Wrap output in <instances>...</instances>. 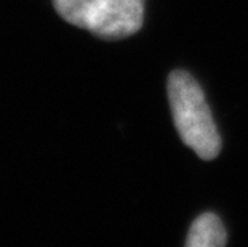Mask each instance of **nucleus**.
<instances>
[{"mask_svg":"<svg viewBox=\"0 0 248 247\" xmlns=\"http://www.w3.org/2000/svg\"><path fill=\"white\" fill-rule=\"evenodd\" d=\"M226 243L228 234L215 214H203L195 218L186 239L187 247H223Z\"/></svg>","mask_w":248,"mask_h":247,"instance_id":"3","label":"nucleus"},{"mask_svg":"<svg viewBox=\"0 0 248 247\" xmlns=\"http://www.w3.org/2000/svg\"><path fill=\"white\" fill-rule=\"evenodd\" d=\"M146 0H53L58 15L101 39L136 34L144 19Z\"/></svg>","mask_w":248,"mask_h":247,"instance_id":"2","label":"nucleus"},{"mask_svg":"<svg viewBox=\"0 0 248 247\" xmlns=\"http://www.w3.org/2000/svg\"><path fill=\"white\" fill-rule=\"evenodd\" d=\"M168 99L183 143L202 159H215L221 138L197 81L186 71H173L168 77Z\"/></svg>","mask_w":248,"mask_h":247,"instance_id":"1","label":"nucleus"}]
</instances>
